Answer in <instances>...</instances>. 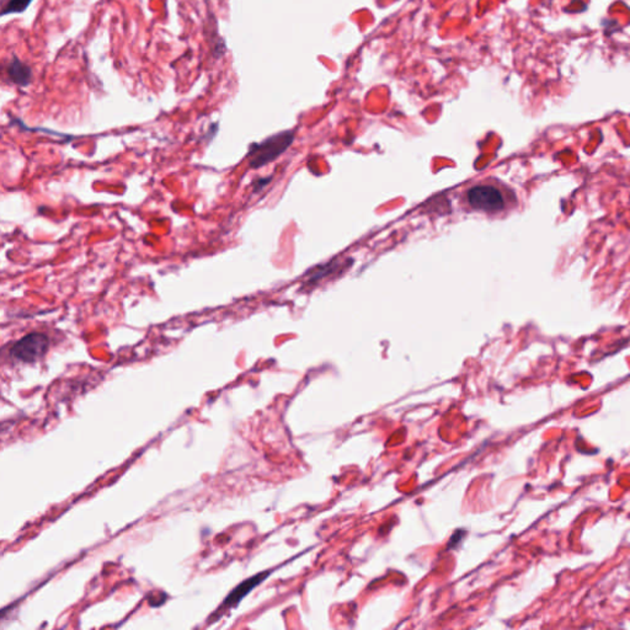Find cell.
I'll use <instances>...</instances> for the list:
<instances>
[{
	"instance_id": "8992f818",
	"label": "cell",
	"mask_w": 630,
	"mask_h": 630,
	"mask_svg": "<svg viewBox=\"0 0 630 630\" xmlns=\"http://www.w3.org/2000/svg\"><path fill=\"white\" fill-rule=\"evenodd\" d=\"M32 0H3L1 15L18 14L29 8Z\"/></svg>"
},
{
	"instance_id": "277c9868",
	"label": "cell",
	"mask_w": 630,
	"mask_h": 630,
	"mask_svg": "<svg viewBox=\"0 0 630 630\" xmlns=\"http://www.w3.org/2000/svg\"><path fill=\"white\" fill-rule=\"evenodd\" d=\"M269 575H270V571H264V572H260V574L252 576V577L248 579L244 582H241L240 585L236 587L234 590L231 591L229 596L226 597V600H223L221 607L216 610V612L213 613L210 620L213 619V618L218 619L226 610H229L231 607H236L252 589H255L256 586L260 585L261 582L265 580Z\"/></svg>"
},
{
	"instance_id": "3957f363",
	"label": "cell",
	"mask_w": 630,
	"mask_h": 630,
	"mask_svg": "<svg viewBox=\"0 0 630 630\" xmlns=\"http://www.w3.org/2000/svg\"><path fill=\"white\" fill-rule=\"evenodd\" d=\"M49 339L44 333H30L18 340L10 349L13 359L22 364H34L47 354Z\"/></svg>"
},
{
	"instance_id": "6da1fadb",
	"label": "cell",
	"mask_w": 630,
	"mask_h": 630,
	"mask_svg": "<svg viewBox=\"0 0 630 630\" xmlns=\"http://www.w3.org/2000/svg\"><path fill=\"white\" fill-rule=\"evenodd\" d=\"M293 138L295 133L285 131L271 136L261 143L251 144L248 153L249 165L254 169H259L269 162H274L282 153L287 150V148L293 142Z\"/></svg>"
},
{
	"instance_id": "7a4b0ae2",
	"label": "cell",
	"mask_w": 630,
	"mask_h": 630,
	"mask_svg": "<svg viewBox=\"0 0 630 630\" xmlns=\"http://www.w3.org/2000/svg\"><path fill=\"white\" fill-rule=\"evenodd\" d=\"M468 203L472 210L485 213H499L507 206V197L501 188L491 184H480L469 188Z\"/></svg>"
},
{
	"instance_id": "5b68a950",
	"label": "cell",
	"mask_w": 630,
	"mask_h": 630,
	"mask_svg": "<svg viewBox=\"0 0 630 630\" xmlns=\"http://www.w3.org/2000/svg\"><path fill=\"white\" fill-rule=\"evenodd\" d=\"M6 74L9 77L11 83L16 84L19 86H27L31 78H32V70L29 65L22 63L19 58L14 57L10 59L6 65Z\"/></svg>"
}]
</instances>
